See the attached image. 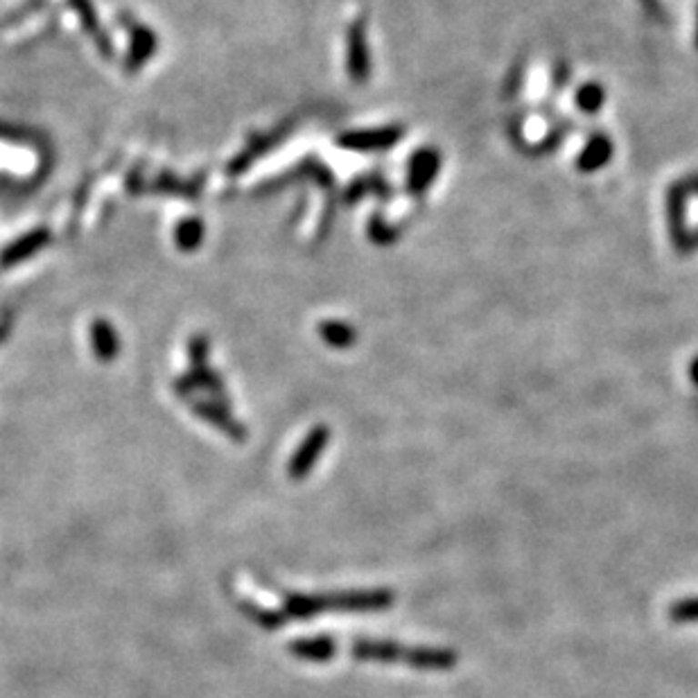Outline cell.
<instances>
[{
  "mask_svg": "<svg viewBox=\"0 0 698 698\" xmlns=\"http://www.w3.org/2000/svg\"><path fill=\"white\" fill-rule=\"evenodd\" d=\"M319 335L332 349H349L355 341V330L344 321H323L319 326Z\"/></svg>",
  "mask_w": 698,
  "mask_h": 698,
  "instance_id": "obj_18",
  "label": "cell"
},
{
  "mask_svg": "<svg viewBox=\"0 0 698 698\" xmlns=\"http://www.w3.org/2000/svg\"><path fill=\"white\" fill-rule=\"evenodd\" d=\"M242 611H245V615H249L256 624L265 626V629H276V626H280L285 620H288L285 611H274V608L258 606V603L254 602L242 603Z\"/></svg>",
  "mask_w": 698,
  "mask_h": 698,
  "instance_id": "obj_19",
  "label": "cell"
},
{
  "mask_svg": "<svg viewBox=\"0 0 698 698\" xmlns=\"http://www.w3.org/2000/svg\"><path fill=\"white\" fill-rule=\"evenodd\" d=\"M692 380L698 384V358H696V362L692 364Z\"/></svg>",
  "mask_w": 698,
  "mask_h": 698,
  "instance_id": "obj_24",
  "label": "cell"
},
{
  "mask_svg": "<svg viewBox=\"0 0 698 698\" xmlns=\"http://www.w3.org/2000/svg\"><path fill=\"white\" fill-rule=\"evenodd\" d=\"M611 157H612L611 140L603 138V136H594V138L588 143V147L581 152L579 170H583V172L599 170V167L606 166L608 158Z\"/></svg>",
  "mask_w": 698,
  "mask_h": 698,
  "instance_id": "obj_15",
  "label": "cell"
},
{
  "mask_svg": "<svg viewBox=\"0 0 698 698\" xmlns=\"http://www.w3.org/2000/svg\"><path fill=\"white\" fill-rule=\"evenodd\" d=\"M696 46H698V21H696Z\"/></svg>",
  "mask_w": 698,
  "mask_h": 698,
  "instance_id": "obj_26",
  "label": "cell"
},
{
  "mask_svg": "<svg viewBox=\"0 0 698 698\" xmlns=\"http://www.w3.org/2000/svg\"><path fill=\"white\" fill-rule=\"evenodd\" d=\"M410 667L425 669V672H448L457 664V653L448 649H425V646H416V649L405 651V660Z\"/></svg>",
  "mask_w": 698,
  "mask_h": 698,
  "instance_id": "obj_6",
  "label": "cell"
},
{
  "mask_svg": "<svg viewBox=\"0 0 698 698\" xmlns=\"http://www.w3.org/2000/svg\"><path fill=\"white\" fill-rule=\"evenodd\" d=\"M206 236V227L199 217H188L184 222L177 224L175 228V245L179 247L181 251L190 254V251L199 249L201 242H204Z\"/></svg>",
  "mask_w": 698,
  "mask_h": 698,
  "instance_id": "obj_16",
  "label": "cell"
},
{
  "mask_svg": "<svg viewBox=\"0 0 698 698\" xmlns=\"http://www.w3.org/2000/svg\"><path fill=\"white\" fill-rule=\"evenodd\" d=\"M5 332H7V328H5V326H0V341H3V337H5Z\"/></svg>",
  "mask_w": 698,
  "mask_h": 698,
  "instance_id": "obj_25",
  "label": "cell"
},
{
  "mask_svg": "<svg viewBox=\"0 0 698 698\" xmlns=\"http://www.w3.org/2000/svg\"><path fill=\"white\" fill-rule=\"evenodd\" d=\"M158 39L149 27L145 25H131V46L127 55V70L136 73L147 64V59L157 53Z\"/></svg>",
  "mask_w": 698,
  "mask_h": 698,
  "instance_id": "obj_9",
  "label": "cell"
},
{
  "mask_svg": "<svg viewBox=\"0 0 698 698\" xmlns=\"http://www.w3.org/2000/svg\"><path fill=\"white\" fill-rule=\"evenodd\" d=\"M48 242H50V233L46 231V228H36V231L25 233V236H21L18 240H14L12 245L5 247V251L0 254V265L3 267L18 265V262L39 254Z\"/></svg>",
  "mask_w": 698,
  "mask_h": 698,
  "instance_id": "obj_5",
  "label": "cell"
},
{
  "mask_svg": "<svg viewBox=\"0 0 698 698\" xmlns=\"http://www.w3.org/2000/svg\"><path fill=\"white\" fill-rule=\"evenodd\" d=\"M328 439H330V430H328L326 425H317V428L308 434L306 441L298 445L294 457L289 459L288 472L292 480H303V477L310 475L312 466H315L317 459L321 457L323 450H326Z\"/></svg>",
  "mask_w": 698,
  "mask_h": 698,
  "instance_id": "obj_1",
  "label": "cell"
},
{
  "mask_svg": "<svg viewBox=\"0 0 698 698\" xmlns=\"http://www.w3.org/2000/svg\"><path fill=\"white\" fill-rule=\"evenodd\" d=\"M400 127H384L369 131H350L339 138V145L346 149H358V152H376V149H387L400 140Z\"/></svg>",
  "mask_w": 698,
  "mask_h": 698,
  "instance_id": "obj_3",
  "label": "cell"
},
{
  "mask_svg": "<svg viewBox=\"0 0 698 698\" xmlns=\"http://www.w3.org/2000/svg\"><path fill=\"white\" fill-rule=\"evenodd\" d=\"M673 622H698V599H683L672 608Z\"/></svg>",
  "mask_w": 698,
  "mask_h": 698,
  "instance_id": "obj_22",
  "label": "cell"
},
{
  "mask_svg": "<svg viewBox=\"0 0 698 698\" xmlns=\"http://www.w3.org/2000/svg\"><path fill=\"white\" fill-rule=\"evenodd\" d=\"M576 100H579V106L585 114H597L603 105L602 86H597V84H585L579 91V96H576Z\"/></svg>",
  "mask_w": 698,
  "mask_h": 698,
  "instance_id": "obj_20",
  "label": "cell"
},
{
  "mask_svg": "<svg viewBox=\"0 0 698 698\" xmlns=\"http://www.w3.org/2000/svg\"><path fill=\"white\" fill-rule=\"evenodd\" d=\"M208 337L206 335H195L190 337L188 344V355H190V364L192 369L206 367V359H208Z\"/></svg>",
  "mask_w": 698,
  "mask_h": 698,
  "instance_id": "obj_21",
  "label": "cell"
},
{
  "mask_svg": "<svg viewBox=\"0 0 698 698\" xmlns=\"http://www.w3.org/2000/svg\"><path fill=\"white\" fill-rule=\"evenodd\" d=\"M70 5H73V9L77 12L79 21H82V25L86 27L88 35L93 36V41L97 44V48H100V53L105 55V57H111V41L109 36L102 35V27H100V21H97V14H96V7H93L91 0H70Z\"/></svg>",
  "mask_w": 698,
  "mask_h": 698,
  "instance_id": "obj_14",
  "label": "cell"
},
{
  "mask_svg": "<svg viewBox=\"0 0 698 698\" xmlns=\"http://www.w3.org/2000/svg\"><path fill=\"white\" fill-rule=\"evenodd\" d=\"M91 346L97 362L111 364L120 353V339L116 328L106 319H96L91 326Z\"/></svg>",
  "mask_w": 698,
  "mask_h": 698,
  "instance_id": "obj_7",
  "label": "cell"
},
{
  "mask_svg": "<svg viewBox=\"0 0 698 698\" xmlns=\"http://www.w3.org/2000/svg\"><path fill=\"white\" fill-rule=\"evenodd\" d=\"M326 611L323 597H312V594H289L285 602V615L297 617V620H310V617L321 615Z\"/></svg>",
  "mask_w": 698,
  "mask_h": 698,
  "instance_id": "obj_17",
  "label": "cell"
},
{
  "mask_svg": "<svg viewBox=\"0 0 698 698\" xmlns=\"http://www.w3.org/2000/svg\"><path fill=\"white\" fill-rule=\"evenodd\" d=\"M192 410H195V414L199 416V419H204L206 423L215 425L219 432H224L227 437H231L233 441H245L247 439L245 428H242V425L238 423V420L233 419L231 414H227V410H224V407L215 405V402H195V405H192Z\"/></svg>",
  "mask_w": 698,
  "mask_h": 698,
  "instance_id": "obj_8",
  "label": "cell"
},
{
  "mask_svg": "<svg viewBox=\"0 0 698 698\" xmlns=\"http://www.w3.org/2000/svg\"><path fill=\"white\" fill-rule=\"evenodd\" d=\"M439 167H441V158H439L437 152L423 149V152L416 154L410 163V188L414 192H423L428 186H432Z\"/></svg>",
  "mask_w": 698,
  "mask_h": 698,
  "instance_id": "obj_10",
  "label": "cell"
},
{
  "mask_svg": "<svg viewBox=\"0 0 698 698\" xmlns=\"http://www.w3.org/2000/svg\"><path fill=\"white\" fill-rule=\"evenodd\" d=\"M349 75L353 82H367L369 73H371V57H369L367 48V32H364V23H355L349 32Z\"/></svg>",
  "mask_w": 698,
  "mask_h": 698,
  "instance_id": "obj_4",
  "label": "cell"
},
{
  "mask_svg": "<svg viewBox=\"0 0 698 698\" xmlns=\"http://www.w3.org/2000/svg\"><path fill=\"white\" fill-rule=\"evenodd\" d=\"M289 651L301 660H310V663H328V660L337 653V644L332 637L319 635V637H306V640H294L292 644H289Z\"/></svg>",
  "mask_w": 698,
  "mask_h": 698,
  "instance_id": "obj_12",
  "label": "cell"
},
{
  "mask_svg": "<svg viewBox=\"0 0 698 698\" xmlns=\"http://www.w3.org/2000/svg\"><path fill=\"white\" fill-rule=\"evenodd\" d=\"M353 655L359 660H373V663H393L405 660L407 646L393 644L384 640H358L353 642Z\"/></svg>",
  "mask_w": 698,
  "mask_h": 698,
  "instance_id": "obj_11",
  "label": "cell"
},
{
  "mask_svg": "<svg viewBox=\"0 0 698 698\" xmlns=\"http://www.w3.org/2000/svg\"><path fill=\"white\" fill-rule=\"evenodd\" d=\"M195 389H210L217 396H224V382L219 380V376L215 371H210L208 367L192 369L190 373H186L184 378L175 382V391L181 396H190Z\"/></svg>",
  "mask_w": 698,
  "mask_h": 698,
  "instance_id": "obj_13",
  "label": "cell"
},
{
  "mask_svg": "<svg viewBox=\"0 0 698 698\" xmlns=\"http://www.w3.org/2000/svg\"><path fill=\"white\" fill-rule=\"evenodd\" d=\"M642 5H644V7L649 9V12L660 14V5H658V0H642Z\"/></svg>",
  "mask_w": 698,
  "mask_h": 698,
  "instance_id": "obj_23",
  "label": "cell"
},
{
  "mask_svg": "<svg viewBox=\"0 0 698 698\" xmlns=\"http://www.w3.org/2000/svg\"><path fill=\"white\" fill-rule=\"evenodd\" d=\"M326 602V611H382V608L391 606L393 594L389 590H367V592H341L323 597Z\"/></svg>",
  "mask_w": 698,
  "mask_h": 698,
  "instance_id": "obj_2",
  "label": "cell"
}]
</instances>
